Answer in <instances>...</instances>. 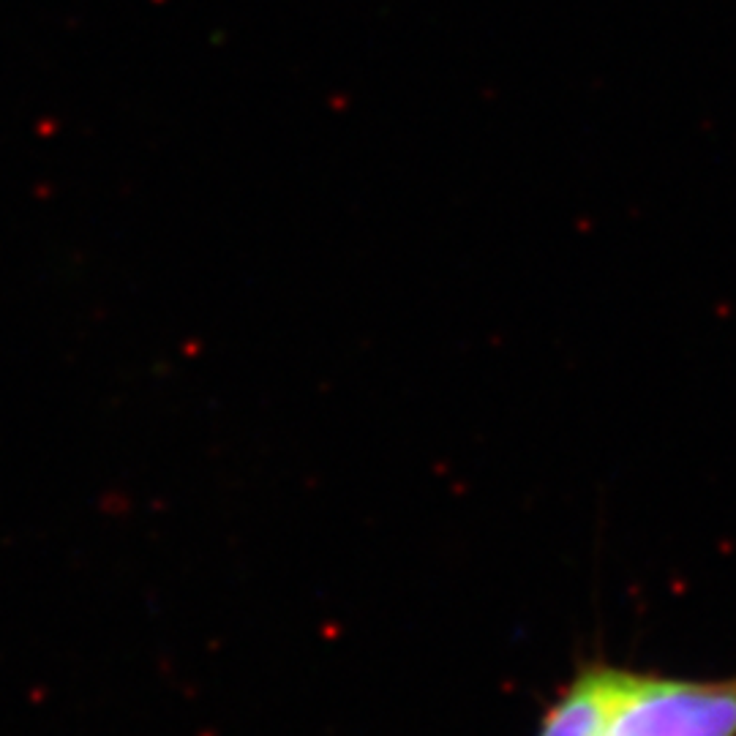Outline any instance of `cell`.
I'll return each instance as SVG.
<instances>
[{"label":"cell","instance_id":"6da1fadb","mask_svg":"<svg viewBox=\"0 0 736 736\" xmlns=\"http://www.w3.org/2000/svg\"><path fill=\"white\" fill-rule=\"evenodd\" d=\"M595 736H736V674L677 677L600 660Z\"/></svg>","mask_w":736,"mask_h":736},{"label":"cell","instance_id":"7a4b0ae2","mask_svg":"<svg viewBox=\"0 0 736 736\" xmlns=\"http://www.w3.org/2000/svg\"><path fill=\"white\" fill-rule=\"evenodd\" d=\"M600 712V660L581 662L546 706L535 736H595Z\"/></svg>","mask_w":736,"mask_h":736}]
</instances>
